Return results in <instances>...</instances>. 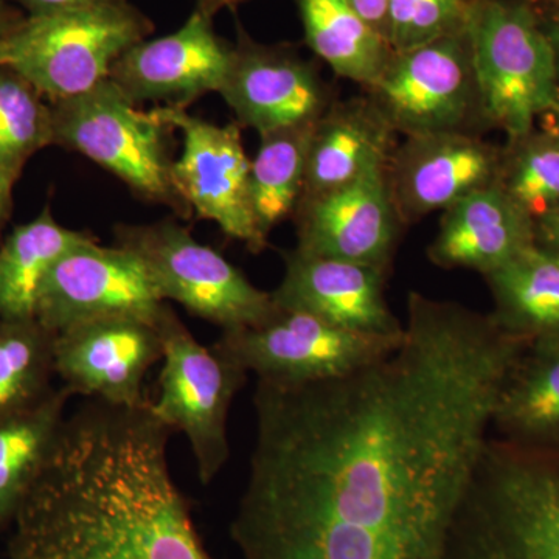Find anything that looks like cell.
Here are the masks:
<instances>
[{
    "mask_svg": "<svg viewBox=\"0 0 559 559\" xmlns=\"http://www.w3.org/2000/svg\"><path fill=\"white\" fill-rule=\"evenodd\" d=\"M527 341L412 290L401 344L336 380H257L241 559H447L500 388Z\"/></svg>",
    "mask_w": 559,
    "mask_h": 559,
    "instance_id": "1",
    "label": "cell"
},
{
    "mask_svg": "<svg viewBox=\"0 0 559 559\" xmlns=\"http://www.w3.org/2000/svg\"><path fill=\"white\" fill-rule=\"evenodd\" d=\"M148 401L86 400L66 417L11 522L9 559H216L173 476L171 430Z\"/></svg>",
    "mask_w": 559,
    "mask_h": 559,
    "instance_id": "2",
    "label": "cell"
},
{
    "mask_svg": "<svg viewBox=\"0 0 559 559\" xmlns=\"http://www.w3.org/2000/svg\"><path fill=\"white\" fill-rule=\"evenodd\" d=\"M447 559H559V448L489 437L455 514Z\"/></svg>",
    "mask_w": 559,
    "mask_h": 559,
    "instance_id": "3",
    "label": "cell"
},
{
    "mask_svg": "<svg viewBox=\"0 0 559 559\" xmlns=\"http://www.w3.org/2000/svg\"><path fill=\"white\" fill-rule=\"evenodd\" d=\"M466 35L485 127L520 138L558 109L555 50L532 0H469Z\"/></svg>",
    "mask_w": 559,
    "mask_h": 559,
    "instance_id": "4",
    "label": "cell"
},
{
    "mask_svg": "<svg viewBox=\"0 0 559 559\" xmlns=\"http://www.w3.org/2000/svg\"><path fill=\"white\" fill-rule=\"evenodd\" d=\"M53 145L75 151L127 183L134 194L167 205L182 218L190 209L173 180L170 134L157 109L143 110L114 83L50 102Z\"/></svg>",
    "mask_w": 559,
    "mask_h": 559,
    "instance_id": "5",
    "label": "cell"
},
{
    "mask_svg": "<svg viewBox=\"0 0 559 559\" xmlns=\"http://www.w3.org/2000/svg\"><path fill=\"white\" fill-rule=\"evenodd\" d=\"M153 22L128 0L25 16L3 64L16 69L49 102L75 97L109 80L110 70Z\"/></svg>",
    "mask_w": 559,
    "mask_h": 559,
    "instance_id": "6",
    "label": "cell"
},
{
    "mask_svg": "<svg viewBox=\"0 0 559 559\" xmlns=\"http://www.w3.org/2000/svg\"><path fill=\"white\" fill-rule=\"evenodd\" d=\"M162 340L159 395L148 401L162 425L186 436L201 484H212L229 460L227 418L248 371L216 347L201 344L170 307L157 322Z\"/></svg>",
    "mask_w": 559,
    "mask_h": 559,
    "instance_id": "7",
    "label": "cell"
},
{
    "mask_svg": "<svg viewBox=\"0 0 559 559\" xmlns=\"http://www.w3.org/2000/svg\"><path fill=\"white\" fill-rule=\"evenodd\" d=\"M116 241L142 261L165 301L173 300L221 331L255 326L275 311L261 290L218 250L194 240L173 219L119 226Z\"/></svg>",
    "mask_w": 559,
    "mask_h": 559,
    "instance_id": "8",
    "label": "cell"
},
{
    "mask_svg": "<svg viewBox=\"0 0 559 559\" xmlns=\"http://www.w3.org/2000/svg\"><path fill=\"white\" fill-rule=\"evenodd\" d=\"M403 337L356 333L275 305L270 319L221 331L215 345L257 380L305 384L347 377L399 347Z\"/></svg>",
    "mask_w": 559,
    "mask_h": 559,
    "instance_id": "9",
    "label": "cell"
},
{
    "mask_svg": "<svg viewBox=\"0 0 559 559\" xmlns=\"http://www.w3.org/2000/svg\"><path fill=\"white\" fill-rule=\"evenodd\" d=\"M367 95L403 138L487 128L466 32L395 51Z\"/></svg>",
    "mask_w": 559,
    "mask_h": 559,
    "instance_id": "10",
    "label": "cell"
},
{
    "mask_svg": "<svg viewBox=\"0 0 559 559\" xmlns=\"http://www.w3.org/2000/svg\"><path fill=\"white\" fill-rule=\"evenodd\" d=\"M162 119L182 134L179 159L173 164L176 190L198 219L212 221L224 234L253 253L263 252L261 231L250 202V159L238 123L216 124L186 109L156 106Z\"/></svg>",
    "mask_w": 559,
    "mask_h": 559,
    "instance_id": "11",
    "label": "cell"
},
{
    "mask_svg": "<svg viewBox=\"0 0 559 559\" xmlns=\"http://www.w3.org/2000/svg\"><path fill=\"white\" fill-rule=\"evenodd\" d=\"M167 301L131 250L91 237L62 255L40 288L35 319L50 333L108 318L157 322Z\"/></svg>",
    "mask_w": 559,
    "mask_h": 559,
    "instance_id": "12",
    "label": "cell"
},
{
    "mask_svg": "<svg viewBox=\"0 0 559 559\" xmlns=\"http://www.w3.org/2000/svg\"><path fill=\"white\" fill-rule=\"evenodd\" d=\"M157 322L121 316L80 323L55 334V373L72 395L110 406H143L148 401L143 395V381L162 359Z\"/></svg>",
    "mask_w": 559,
    "mask_h": 559,
    "instance_id": "13",
    "label": "cell"
},
{
    "mask_svg": "<svg viewBox=\"0 0 559 559\" xmlns=\"http://www.w3.org/2000/svg\"><path fill=\"white\" fill-rule=\"evenodd\" d=\"M502 146L476 132H432L400 140L385 175L404 227L498 186Z\"/></svg>",
    "mask_w": 559,
    "mask_h": 559,
    "instance_id": "14",
    "label": "cell"
},
{
    "mask_svg": "<svg viewBox=\"0 0 559 559\" xmlns=\"http://www.w3.org/2000/svg\"><path fill=\"white\" fill-rule=\"evenodd\" d=\"M218 94L237 123L260 135L319 120L334 102L312 62L289 47L255 43L242 28Z\"/></svg>",
    "mask_w": 559,
    "mask_h": 559,
    "instance_id": "15",
    "label": "cell"
},
{
    "mask_svg": "<svg viewBox=\"0 0 559 559\" xmlns=\"http://www.w3.org/2000/svg\"><path fill=\"white\" fill-rule=\"evenodd\" d=\"M293 216L299 252L388 271L404 227L385 168L341 189L300 200Z\"/></svg>",
    "mask_w": 559,
    "mask_h": 559,
    "instance_id": "16",
    "label": "cell"
},
{
    "mask_svg": "<svg viewBox=\"0 0 559 559\" xmlns=\"http://www.w3.org/2000/svg\"><path fill=\"white\" fill-rule=\"evenodd\" d=\"M212 21L194 10L179 31L135 44L114 64L109 80L135 105L187 109L210 92L218 94L234 46L216 35Z\"/></svg>",
    "mask_w": 559,
    "mask_h": 559,
    "instance_id": "17",
    "label": "cell"
},
{
    "mask_svg": "<svg viewBox=\"0 0 559 559\" xmlns=\"http://www.w3.org/2000/svg\"><path fill=\"white\" fill-rule=\"evenodd\" d=\"M285 274L272 299L278 308L299 310L316 318L382 337H401V322L385 296L388 270L294 249L283 255Z\"/></svg>",
    "mask_w": 559,
    "mask_h": 559,
    "instance_id": "18",
    "label": "cell"
},
{
    "mask_svg": "<svg viewBox=\"0 0 559 559\" xmlns=\"http://www.w3.org/2000/svg\"><path fill=\"white\" fill-rule=\"evenodd\" d=\"M535 242V221L492 186L443 210L428 259L441 270L476 271L485 277Z\"/></svg>",
    "mask_w": 559,
    "mask_h": 559,
    "instance_id": "19",
    "label": "cell"
},
{
    "mask_svg": "<svg viewBox=\"0 0 559 559\" xmlns=\"http://www.w3.org/2000/svg\"><path fill=\"white\" fill-rule=\"evenodd\" d=\"M399 135L369 95L333 102L312 132L300 200L388 168Z\"/></svg>",
    "mask_w": 559,
    "mask_h": 559,
    "instance_id": "20",
    "label": "cell"
},
{
    "mask_svg": "<svg viewBox=\"0 0 559 559\" xmlns=\"http://www.w3.org/2000/svg\"><path fill=\"white\" fill-rule=\"evenodd\" d=\"M491 429L524 448H559V337L528 342L500 388Z\"/></svg>",
    "mask_w": 559,
    "mask_h": 559,
    "instance_id": "21",
    "label": "cell"
},
{
    "mask_svg": "<svg viewBox=\"0 0 559 559\" xmlns=\"http://www.w3.org/2000/svg\"><path fill=\"white\" fill-rule=\"evenodd\" d=\"M492 297V320L522 341L559 337V253L530 246L485 275Z\"/></svg>",
    "mask_w": 559,
    "mask_h": 559,
    "instance_id": "22",
    "label": "cell"
},
{
    "mask_svg": "<svg viewBox=\"0 0 559 559\" xmlns=\"http://www.w3.org/2000/svg\"><path fill=\"white\" fill-rule=\"evenodd\" d=\"M91 237L61 226L50 209L14 227L0 248V320L35 319L40 288L51 267Z\"/></svg>",
    "mask_w": 559,
    "mask_h": 559,
    "instance_id": "23",
    "label": "cell"
},
{
    "mask_svg": "<svg viewBox=\"0 0 559 559\" xmlns=\"http://www.w3.org/2000/svg\"><path fill=\"white\" fill-rule=\"evenodd\" d=\"M72 396L64 385L51 389L35 406L0 419V528L11 525L46 466Z\"/></svg>",
    "mask_w": 559,
    "mask_h": 559,
    "instance_id": "24",
    "label": "cell"
},
{
    "mask_svg": "<svg viewBox=\"0 0 559 559\" xmlns=\"http://www.w3.org/2000/svg\"><path fill=\"white\" fill-rule=\"evenodd\" d=\"M296 3L308 47L337 76L370 90L395 53L388 40L347 0H296Z\"/></svg>",
    "mask_w": 559,
    "mask_h": 559,
    "instance_id": "25",
    "label": "cell"
},
{
    "mask_svg": "<svg viewBox=\"0 0 559 559\" xmlns=\"http://www.w3.org/2000/svg\"><path fill=\"white\" fill-rule=\"evenodd\" d=\"M316 123L318 120L260 135L259 151L250 160L249 190L253 215L266 237L296 212Z\"/></svg>",
    "mask_w": 559,
    "mask_h": 559,
    "instance_id": "26",
    "label": "cell"
},
{
    "mask_svg": "<svg viewBox=\"0 0 559 559\" xmlns=\"http://www.w3.org/2000/svg\"><path fill=\"white\" fill-rule=\"evenodd\" d=\"M55 334L38 320H0V419L35 406L50 392Z\"/></svg>",
    "mask_w": 559,
    "mask_h": 559,
    "instance_id": "27",
    "label": "cell"
},
{
    "mask_svg": "<svg viewBox=\"0 0 559 559\" xmlns=\"http://www.w3.org/2000/svg\"><path fill=\"white\" fill-rule=\"evenodd\" d=\"M498 186L514 204L538 223L559 210V135L533 128L507 139Z\"/></svg>",
    "mask_w": 559,
    "mask_h": 559,
    "instance_id": "28",
    "label": "cell"
},
{
    "mask_svg": "<svg viewBox=\"0 0 559 559\" xmlns=\"http://www.w3.org/2000/svg\"><path fill=\"white\" fill-rule=\"evenodd\" d=\"M47 146H53L50 102L16 69L0 64V165L20 179Z\"/></svg>",
    "mask_w": 559,
    "mask_h": 559,
    "instance_id": "29",
    "label": "cell"
},
{
    "mask_svg": "<svg viewBox=\"0 0 559 559\" xmlns=\"http://www.w3.org/2000/svg\"><path fill=\"white\" fill-rule=\"evenodd\" d=\"M469 0H389V44L406 51L466 32Z\"/></svg>",
    "mask_w": 559,
    "mask_h": 559,
    "instance_id": "30",
    "label": "cell"
},
{
    "mask_svg": "<svg viewBox=\"0 0 559 559\" xmlns=\"http://www.w3.org/2000/svg\"><path fill=\"white\" fill-rule=\"evenodd\" d=\"M13 3L25 16H46V14L62 13L97 5V3L114 2V0H7Z\"/></svg>",
    "mask_w": 559,
    "mask_h": 559,
    "instance_id": "31",
    "label": "cell"
},
{
    "mask_svg": "<svg viewBox=\"0 0 559 559\" xmlns=\"http://www.w3.org/2000/svg\"><path fill=\"white\" fill-rule=\"evenodd\" d=\"M349 7L389 43V0H347Z\"/></svg>",
    "mask_w": 559,
    "mask_h": 559,
    "instance_id": "32",
    "label": "cell"
},
{
    "mask_svg": "<svg viewBox=\"0 0 559 559\" xmlns=\"http://www.w3.org/2000/svg\"><path fill=\"white\" fill-rule=\"evenodd\" d=\"M24 20L25 14L17 7L7 0H0V64H3L11 39Z\"/></svg>",
    "mask_w": 559,
    "mask_h": 559,
    "instance_id": "33",
    "label": "cell"
},
{
    "mask_svg": "<svg viewBox=\"0 0 559 559\" xmlns=\"http://www.w3.org/2000/svg\"><path fill=\"white\" fill-rule=\"evenodd\" d=\"M536 242L559 253V210L536 223Z\"/></svg>",
    "mask_w": 559,
    "mask_h": 559,
    "instance_id": "34",
    "label": "cell"
},
{
    "mask_svg": "<svg viewBox=\"0 0 559 559\" xmlns=\"http://www.w3.org/2000/svg\"><path fill=\"white\" fill-rule=\"evenodd\" d=\"M16 176L0 165V227L10 218L13 209V189L16 183Z\"/></svg>",
    "mask_w": 559,
    "mask_h": 559,
    "instance_id": "35",
    "label": "cell"
},
{
    "mask_svg": "<svg viewBox=\"0 0 559 559\" xmlns=\"http://www.w3.org/2000/svg\"><path fill=\"white\" fill-rule=\"evenodd\" d=\"M546 31L549 33L551 46L555 50V62H557V79L559 87V17H543Z\"/></svg>",
    "mask_w": 559,
    "mask_h": 559,
    "instance_id": "36",
    "label": "cell"
},
{
    "mask_svg": "<svg viewBox=\"0 0 559 559\" xmlns=\"http://www.w3.org/2000/svg\"><path fill=\"white\" fill-rule=\"evenodd\" d=\"M230 9V0H197V10L205 16L213 17L219 10Z\"/></svg>",
    "mask_w": 559,
    "mask_h": 559,
    "instance_id": "37",
    "label": "cell"
},
{
    "mask_svg": "<svg viewBox=\"0 0 559 559\" xmlns=\"http://www.w3.org/2000/svg\"><path fill=\"white\" fill-rule=\"evenodd\" d=\"M543 17H559V0H547V2L536 5Z\"/></svg>",
    "mask_w": 559,
    "mask_h": 559,
    "instance_id": "38",
    "label": "cell"
},
{
    "mask_svg": "<svg viewBox=\"0 0 559 559\" xmlns=\"http://www.w3.org/2000/svg\"><path fill=\"white\" fill-rule=\"evenodd\" d=\"M546 117L550 120V124H546V127L550 128L551 131L557 132L559 135V106L557 110H554L551 114H547Z\"/></svg>",
    "mask_w": 559,
    "mask_h": 559,
    "instance_id": "39",
    "label": "cell"
},
{
    "mask_svg": "<svg viewBox=\"0 0 559 559\" xmlns=\"http://www.w3.org/2000/svg\"><path fill=\"white\" fill-rule=\"evenodd\" d=\"M240 2H242V0H230V9H231V7H235V5H237V3H240Z\"/></svg>",
    "mask_w": 559,
    "mask_h": 559,
    "instance_id": "40",
    "label": "cell"
},
{
    "mask_svg": "<svg viewBox=\"0 0 559 559\" xmlns=\"http://www.w3.org/2000/svg\"><path fill=\"white\" fill-rule=\"evenodd\" d=\"M535 5H540V3L547 2V0H532Z\"/></svg>",
    "mask_w": 559,
    "mask_h": 559,
    "instance_id": "41",
    "label": "cell"
}]
</instances>
